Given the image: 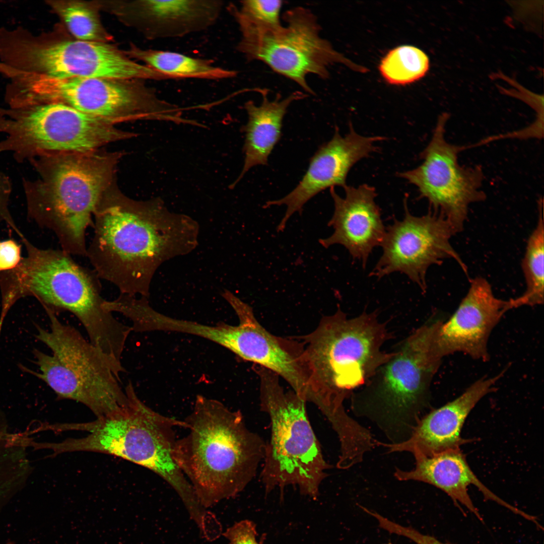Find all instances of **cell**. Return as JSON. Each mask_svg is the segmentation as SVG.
<instances>
[{
    "instance_id": "2",
    "label": "cell",
    "mask_w": 544,
    "mask_h": 544,
    "mask_svg": "<svg viewBox=\"0 0 544 544\" xmlns=\"http://www.w3.org/2000/svg\"><path fill=\"white\" fill-rule=\"evenodd\" d=\"M176 440L173 459L205 508L234 498L255 477L265 443L246 427L240 411L197 395Z\"/></svg>"
},
{
    "instance_id": "11",
    "label": "cell",
    "mask_w": 544,
    "mask_h": 544,
    "mask_svg": "<svg viewBox=\"0 0 544 544\" xmlns=\"http://www.w3.org/2000/svg\"><path fill=\"white\" fill-rule=\"evenodd\" d=\"M25 80L33 103L61 102L114 125L137 120L188 122L183 109L161 99L144 80L58 79L39 73Z\"/></svg>"
},
{
    "instance_id": "20",
    "label": "cell",
    "mask_w": 544,
    "mask_h": 544,
    "mask_svg": "<svg viewBox=\"0 0 544 544\" xmlns=\"http://www.w3.org/2000/svg\"><path fill=\"white\" fill-rule=\"evenodd\" d=\"M344 189L345 193L342 197L334 188H330L334 212L328 226L333 232L319 239V243L325 248L335 244L343 246L365 267L373 249L380 246L386 231L375 201L377 192L367 184L356 187L347 185Z\"/></svg>"
},
{
    "instance_id": "14",
    "label": "cell",
    "mask_w": 544,
    "mask_h": 544,
    "mask_svg": "<svg viewBox=\"0 0 544 544\" xmlns=\"http://www.w3.org/2000/svg\"><path fill=\"white\" fill-rule=\"evenodd\" d=\"M404 201V218L394 219L386 227L380 245L382 253L370 276L380 279L399 272L424 292L427 272L432 265L453 258L466 272V266L450 243L455 233L449 222L431 211L422 216H414Z\"/></svg>"
},
{
    "instance_id": "19",
    "label": "cell",
    "mask_w": 544,
    "mask_h": 544,
    "mask_svg": "<svg viewBox=\"0 0 544 544\" xmlns=\"http://www.w3.org/2000/svg\"><path fill=\"white\" fill-rule=\"evenodd\" d=\"M150 39L182 37L205 31L219 19L221 0H140L106 4Z\"/></svg>"
},
{
    "instance_id": "22",
    "label": "cell",
    "mask_w": 544,
    "mask_h": 544,
    "mask_svg": "<svg viewBox=\"0 0 544 544\" xmlns=\"http://www.w3.org/2000/svg\"><path fill=\"white\" fill-rule=\"evenodd\" d=\"M415 468L410 471L396 468L394 476L399 481L414 480L432 485L446 493L453 501L465 506L479 519L482 517L468 493L473 485L485 499L497 502L516 514L520 510L507 503L490 491L478 478L460 449H453L430 456L413 454Z\"/></svg>"
},
{
    "instance_id": "12",
    "label": "cell",
    "mask_w": 544,
    "mask_h": 544,
    "mask_svg": "<svg viewBox=\"0 0 544 544\" xmlns=\"http://www.w3.org/2000/svg\"><path fill=\"white\" fill-rule=\"evenodd\" d=\"M283 19L285 24L276 27L238 26L241 38L237 51L247 60L263 62L310 94H314V91L307 83V76L314 75L326 79L331 64L340 63L364 70L321 36L317 18L309 10L292 8L285 13Z\"/></svg>"
},
{
    "instance_id": "8",
    "label": "cell",
    "mask_w": 544,
    "mask_h": 544,
    "mask_svg": "<svg viewBox=\"0 0 544 544\" xmlns=\"http://www.w3.org/2000/svg\"><path fill=\"white\" fill-rule=\"evenodd\" d=\"M261 410L269 416L270 437L265 443L260 480L266 493L292 485L316 498L327 470L320 444L307 416L306 402L293 390L286 392L279 376L258 366Z\"/></svg>"
},
{
    "instance_id": "26",
    "label": "cell",
    "mask_w": 544,
    "mask_h": 544,
    "mask_svg": "<svg viewBox=\"0 0 544 544\" xmlns=\"http://www.w3.org/2000/svg\"><path fill=\"white\" fill-rule=\"evenodd\" d=\"M49 4L76 39L106 43L112 39L101 22L97 2L63 0Z\"/></svg>"
},
{
    "instance_id": "33",
    "label": "cell",
    "mask_w": 544,
    "mask_h": 544,
    "mask_svg": "<svg viewBox=\"0 0 544 544\" xmlns=\"http://www.w3.org/2000/svg\"><path fill=\"white\" fill-rule=\"evenodd\" d=\"M7 544H13V543H12V542H10L7 543Z\"/></svg>"
},
{
    "instance_id": "16",
    "label": "cell",
    "mask_w": 544,
    "mask_h": 544,
    "mask_svg": "<svg viewBox=\"0 0 544 544\" xmlns=\"http://www.w3.org/2000/svg\"><path fill=\"white\" fill-rule=\"evenodd\" d=\"M347 133L342 136L335 128L331 139L320 146L311 158L307 170L298 184L288 194L266 201L264 208L286 206V211L277 230L283 232L288 220L296 213H302L304 205L321 191L335 186L344 187L349 171L358 161L377 150L376 144L385 138L358 133L350 123Z\"/></svg>"
},
{
    "instance_id": "4",
    "label": "cell",
    "mask_w": 544,
    "mask_h": 544,
    "mask_svg": "<svg viewBox=\"0 0 544 544\" xmlns=\"http://www.w3.org/2000/svg\"><path fill=\"white\" fill-rule=\"evenodd\" d=\"M302 337L309 375L307 402L318 407L332 426H338L348 418L345 399L395 354L382 349L388 338L386 326L375 312L349 318L338 308Z\"/></svg>"
},
{
    "instance_id": "15",
    "label": "cell",
    "mask_w": 544,
    "mask_h": 544,
    "mask_svg": "<svg viewBox=\"0 0 544 544\" xmlns=\"http://www.w3.org/2000/svg\"><path fill=\"white\" fill-rule=\"evenodd\" d=\"M28 52V60L38 73L58 79H171L106 42L64 39L33 47Z\"/></svg>"
},
{
    "instance_id": "17",
    "label": "cell",
    "mask_w": 544,
    "mask_h": 544,
    "mask_svg": "<svg viewBox=\"0 0 544 544\" xmlns=\"http://www.w3.org/2000/svg\"><path fill=\"white\" fill-rule=\"evenodd\" d=\"M223 298L239 319L232 352L284 379L306 402L309 393V375L302 342L268 332L257 321L252 307L231 292H226Z\"/></svg>"
},
{
    "instance_id": "9",
    "label": "cell",
    "mask_w": 544,
    "mask_h": 544,
    "mask_svg": "<svg viewBox=\"0 0 544 544\" xmlns=\"http://www.w3.org/2000/svg\"><path fill=\"white\" fill-rule=\"evenodd\" d=\"M440 321L425 324L405 340L374 376L376 378L360 407L363 415L378 423L391 438L399 433L409 437L419 420L418 414L442 359L435 341Z\"/></svg>"
},
{
    "instance_id": "30",
    "label": "cell",
    "mask_w": 544,
    "mask_h": 544,
    "mask_svg": "<svg viewBox=\"0 0 544 544\" xmlns=\"http://www.w3.org/2000/svg\"><path fill=\"white\" fill-rule=\"evenodd\" d=\"M21 246L13 239L0 240V273L15 269L21 263Z\"/></svg>"
},
{
    "instance_id": "18",
    "label": "cell",
    "mask_w": 544,
    "mask_h": 544,
    "mask_svg": "<svg viewBox=\"0 0 544 544\" xmlns=\"http://www.w3.org/2000/svg\"><path fill=\"white\" fill-rule=\"evenodd\" d=\"M508 300L497 298L485 278L471 280L467 294L446 321H441L436 333L440 356L460 352L472 359L489 358L490 335L504 314L509 310Z\"/></svg>"
},
{
    "instance_id": "32",
    "label": "cell",
    "mask_w": 544,
    "mask_h": 544,
    "mask_svg": "<svg viewBox=\"0 0 544 544\" xmlns=\"http://www.w3.org/2000/svg\"><path fill=\"white\" fill-rule=\"evenodd\" d=\"M11 191L10 182L8 177L0 173V226L4 222L14 230L16 225L9 212L8 202Z\"/></svg>"
},
{
    "instance_id": "27",
    "label": "cell",
    "mask_w": 544,
    "mask_h": 544,
    "mask_svg": "<svg viewBox=\"0 0 544 544\" xmlns=\"http://www.w3.org/2000/svg\"><path fill=\"white\" fill-rule=\"evenodd\" d=\"M429 66V57L423 51L415 46L402 45L386 54L380 63L379 71L389 83L403 85L421 79Z\"/></svg>"
},
{
    "instance_id": "25",
    "label": "cell",
    "mask_w": 544,
    "mask_h": 544,
    "mask_svg": "<svg viewBox=\"0 0 544 544\" xmlns=\"http://www.w3.org/2000/svg\"><path fill=\"white\" fill-rule=\"evenodd\" d=\"M538 207L537 224L528 239L522 261L526 290L519 297L508 300L510 309L522 306H534L543 302L544 222L542 200L538 201Z\"/></svg>"
},
{
    "instance_id": "13",
    "label": "cell",
    "mask_w": 544,
    "mask_h": 544,
    "mask_svg": "<svg viewBox=\"0 0 544 544\" xmlns=\"http://www.w3.org/2000/svg\"><path fill=\"white\" fill-rule=\"evenodd\" d=\"M449 118L447 113L438 117L431 139L420 154L422 164L397 174L416 186L420 197L428 200L432 212L449 222L456 234L463 229L469 206L483 201L486 196L481 190L482 169L460 165L458 154L466 148L445 139Z\"/></svg>"
},
{
    "instance_id": "29",
    "label": "cell",
    "mask_w": 544,
    "mask_h": 544,
    "mask_svg": "<svg viewBox=\"0 0 544 544\" xmlns=\"http://www.w3.org/2000/svg\"><path fill=\"white\" fill-rule=\"evenodd\" d=\"M256 526L249 520L234 524L222 533L229 544H259L256 539Z\"/></svg>"
},
{
    "instance_id": "23",
    "label": "cell",
    "mask_w": 544,
    "mask_h": 544,
    "mask_svg": "<svg viewBox=\"0 0 544 544\" xmlns=\"http://www.w3.org/2000/svg\"><path fill=\"white\" fill-rule=\"evenodd\" d=\"M258 92L262 97L260 105H256L252 100L244 104L248 120L242 128L245 135L244 164L230 188H234L252 167L267 164L268 158L281 138L283 119L288 107L294 101L306 97L304 93L296 91L283 99L278 94L271 101L266 90L258 89Z\"/></svg>"
},
{
    "instance_id": "1",
    "label": "cell",
    "mask_w": 544,
    "mask_h": 544,
    "mask_svg": "<svg viewBox=\"0 0 544 544\" xmlns=\"http://www.w3.org/2000/svg\"><path fill=\"white\" fill-rule=\"evenodd\" d=\"M93 221L86 256L99 278L113 284L121 294L148 298L159 267L197 245L196 221L170 212L159 197H129L116 180L101 195Z\"/></svg>"
},
{
    "instance_id": "6",
    "label": "cell",
    "mask_w": 544,
    "mask_h": 544,
    "mask_svg": "<svg viewBox=\"0 0 544 544\" xmlns=\"http://www.w3.org/2000/svg\"><path fill=\"white\" fill-rule=\"evenodd\" d=\"M176 427L184 428V421L154 411L140 399L133 389L129 406L121 412L88 423L63 424V431H85L88 434L52 443L51 449L54 454L103 453L140 465L165 480L183 503L188 504L194 500L195 494L173 458Z\"/></svg>"
},
{
    "instance_id": "3",
    "label": "cell",
    "mask_w": 544,
    "mask_h": 544,
    "mask_svg": "<svg viewBox=\"0 0 544 544\" xmlns=\"http://www.w3.org/2000/svg\"><path fill=\"white\" fill-rule=\"evenodd\" d=\"M22 239L26 256L15 269L2 273V313L6 315L19 299L34 296L44 307L73 313L101 354L109 360L120 359L132 328L104 308L96 273L62 249L39 248Z\"/></svg>"
},
{
    "instance_id": "5",
    "label": "cell",
    "mask_w": 544,
    "mask_h": 544,
    "mask_svg": "<svg viewBox=\"0 0 544 544\" xmlns=\"http://www.w3.org/2000/svg\"><path fill=\"white\" fill-rule=\"evenodd\" d=\"M122 151L101 149L85 153L33 158L38 178L25 181L28 211L56 236L61 249L86 256V234L103 192L115 180Z\"/></svg>"
},
{
    "instance_id": "24",
    "label": "cell",
    "mask_w": 544,
    "mask_h": 544,
    "mask_svg": "<svg viewBox=\"0 0 544 544\" xmlns=\"http://www.w3.org/2000/svg\"><path fill=\"white\" fill-rule=\"evenodd\" d=\"M152 69L174 80L187 78L221 80L236 77L237 72L216 66L209 59L196 58L177 52L143 49L131 44L124 52Z\"/></svg>"
},
{
    "instance_id": "21",
    "label": "cell",
    "mask_w": 544,
    "mask_h": 544,
    "mask_svg": "<svg viewBox=\"0 0 544 544\" xmlns=\"http://www.w3.org/2000/svg\"><path fill=\"white\" fill-rule=\"evenodd\" d=\"M503 373L477 380L458 397L419 419L405 440L391 444L376 440V445L387 448L389 452L409 451L426 456L459 448L467 441L460 436L467 417L484 396L494 390Z\"/></svg>"
},
{
    "instance_id": "28",
    "label": "cell",
    "mask_w": 544,
    "mask_h": 544,
    "mask_svg": "<svg viewBox=\"0 0 544 544\" xmlns=\"http://www.w3.org/2000/svg\"><path fill=\"white\" fill-rule=\"evenodd\" d=\"M282 6V1L279 0H245L240 2L239 7L229 3L226 8L238 25L273 27L282 24L280 13Z\"/></svg>"
},
{
    "instance_id": "10",
    "label": "cell",
    "mask_w": 544,
    "mask_h": 544,
    "mask_svg": "<svg viewBox=\"0 0 544 544\" xmlns=\"http://www.w3.org/2000/svg\"><path fill=\"white\" fill-rule=\"evenodd\" d=\"M0 153L19 160L46 155L85 153L138 135L116 125L58 102L0 112Z\"/></svg>"
},
{
    "instance_id": "7",
    "label": "cell",
    "mask_w": 544,
    "mask_h": 544,
    "mask_svg": "<svg viewBox=\"0 0 544 544\" xmlns=\"http://www.w3.org/2000/svg\"><path fill=\"white\" fill-rule=\"evenodd\" d=\"M50 329L36 325V337L52 351L49 355L33 351L40 373L20 365L22 370L45 382L60 399L80 402L100 419L127 408L133 385L125 388L107 359L74 327L61 322L51 309L44 307Z\"/></svg>"
},
{
    "instance_id": "31",
    "label": "cell",
    "mask_w": 544,
    "mask_h": 544,
    "mask_svg": "<svg viewBox=\"0 0 544 544\" xmlns=\"http://www.w3.org/2000/svg\"><path fill=\"white\" fill-rule=\"evenodd\" d=\"M390 533L405 537L416 544H451L444 542L433 536L425 534L411 526H405L392 522L389 526Z\"/></svg>"
}]
</instances>
